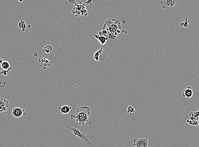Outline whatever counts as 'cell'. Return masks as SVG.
Segmentation results:
<instances>
[{
  "instance_id": "1",
  "label": "cell",
  "mask_w": 199,
  "mask_h": 147,
  "mask_svg": "<svg viewBox=\"0 0 199 147\" xmlns=\"http://www.w3.org/2000/svg\"><path fill=\"white\" fill-rule=\"evenodd\" d=\"M91 112L90 108L87 106H83L77 109L75 114H71V119H75L79 125H84L85 123L92 125V123L88 120V116Z\"/></svg>"
},
{
  "instance_id": "2",
  "label": "cell",
  "mask_w": 199,
  "mask_h": 147,
  "mask_svg": "<svg viewBox=\"0 0 199 147\" xmlns=\"http://www.w3.org/2000/svg\"><path fill=\"white\" fill-rule=\"evenodd\" d=\"M70 132H73L74 136H77L81 140L84 141L88 145H92V143L89 140V137L85 135V133L84 132V133H81L75 126L74 127H72L71 125H69L67 127V133H69Z\"/></svg>"
},
{
  "instance_id": "3",
  "label": "cell",
  "mask_w": 199,
  "mask_h": 147,
  "mask_svg": "<svg viewBox=\"0 0 199 147\" xmlns=\"http://www.w3.org/2000/svg\"><path fill=\"white\" fill-rule=\"evenodd\" d=\"M93 57L96 62H103L107 58V54L101 48L94 53Z\"/></svg>"
},
{
  "instance_id": "4",
  "label": "cell",
  "mask_w": 199,
  "mask_h": 147,
  "mask_svg": "<svg viewBox=\"0 0 199 147\" xmlns=\"http://www.w3.org/2000/svg\"><path fill=\"white\" fill-rule=\"evenodd\" d=\"M133 145L136 147H148L149 145L148 138L141 136L140 138H135L133 140Z\"/></svg>"
},
{
  "instance_id": "5",
  "label": "cell",
  "mask_w": 199,
  "mask_h": 147,
  "mask_svg": "<svg viewBox=\"0 0 199 147\" xmlns=\"http://www.w3.org/2000/svg\"><path fill=\"white\" fill-rule=\"evenodd\" d=\"M11 113L13 116L15 118H20L22 115H26V112L24 108L22 107H15L11 111Z\"/></svg>"
},
{
  "instance_id": "6",
  "label": "cell",
  "mask_w": 199,
  "mask_h": 147,
  "mask_svg": "<svg viewBox=\"0 0 199 147\" xmlns=\"http://www.w3.org/2000/svg\"><path fill=\"white\" fill-rule=\"evenodd\" d=\"M178 1L176 0H166V1H162L161 5L163 9L171 8L175 6Z\"/></svg>"
},
{
  "instance_id": "7",
  "label": "cell",
  "mask_w": 199,
  "mask_h": 147,
  "mask_svg": "<svg viewBox=\"0 0 199 147\" xmlns=\"http://www.w3.org/2000/svg\"><path fill=\"white\" fill-rule=\"evenodd\" d=\"M9 106V101L6 99L0 100V112H7Z\"/></svg>"
},
{
  "instance_id": "8",
  "label": "cell",
  "mask_w": 199,
  "mask_h": 147,
  "mask_svg": "<svg viewBox=\"0 0 199 147\" xmlns=\"http://www.w3.org/2000/svg\"><path fill=\"white\" fill-rule=\"evenodd\" d=\"M38 62L40 67L44 68L47 67H51L52 64V62L46 58L40 59L38 60Z\"/></svg>"
},
{
  "instance_id": "9",
  "label": "cell",
  "mask_w": 199,
  "mask_h": 147,
  "mask_svg": "<svg viewBox=\"0 0 199 147\" xmlns=\"http://www.w3.org/2000/svg\"><path fill=\"white\" fill-rule=\"evenodd\" d=\"M193 91L191 87L188 86L185 90H184V92L183 93V96L186 97L187 99H190L191 97L193 96Z\"/></svg>"
},
{
  "instance_id": "10",
  "label": "cell",
  "mask_w": 199,
  "mask_h": 147,
  "mask_svg": "<svg viewBox=\"0 0 199 147\" xmlns=\"http://www.w3.org/2000/svg\"><path fill=\"white\" fill-rule=\"evenodd\" d=\"M72 108V107L71 104L70 105H64L61 107H59V109L60 114H68L70 112Z\"/></svg>"
},
{
  "instance_id": "11",
  "label": "cell",
  "mask_w": 199,
  "mask_h": 147,
  "mask_svg": "<svg viewBox=\"0 0 199 147\" xmlns=\"http://www.w3.org/2000/svg\"><path fill=\"white\" fill-rule=\"evenodd\" d=\"M95 38L99 41L100 44H101L102 45H104V44L106 43V42L108 40V38H106V37H104V36H100V35H99L98 34H95Z\"/></svg>"
},
{
  "instance_id": "12",
  "label": "cell",
  "mask_w": 199,
  "mask_h": 147,
  "mask_svg": "<svg viewBox=\"0 0 199 147\" xmlns=\"http://www.w3.org/2000/svg\"><path fill=\"white\" fill-rule=\"evenodd\" d=\"M12 69L9 63L7 61H4L2 64L0 65V70H11Z\"/></svg>"
},
{
  "instance_id": "13",
  "label": "cell",
  "mask_w": 199,
  "mask_h": 147,
  "mask_svg": "<svg viewBox=\"0 0 199 147\" xmlns=\"http://www.w3.org/2000/svg\"><path fill=\"white\" fill-rule=\"evenodd\" d=\"M118 20H116L115 19H109V20H106V22L105 23L103 27V30H106L107 28H108V27L110 26L111 25L117 22Z\"/></svg>"
},
{
  "instance_id": "14",
  "label": "cell",
  "mask_w": 199,
  "mask_h": 147,
  "mask_svg": "<svg viewBox=\"0 0 199 147\" xmlns=\"http://www.w3.org/2000/svg\"><path fill=\"white\" fill-rule=\"evenodd\" d=\"M53 50V47L51 45H48L44 47L43 49L42 50V52L48 54L52 52Z\"/></svg>"
},
{
  "instance_id": "15",
  "label": "cell",
  "mask_w": 199,
  "mask_h": 147,
  "mask_svg": "<svg viewBox=\"0 0 199 147\" xmlns=\"http://www.w3.org/2000/svg\"><path fill=\"white\" fill-rule=\"evenodd\" d=\"M18 27L19 29H21L22 31H25V29L26 28L27 26L25 21L23 20H21L18 24Z\"/></svg>"
},
{
  "instance_id": "16",
  "label": "cell",
  "mask_w": 199,
  "mask_h": 147,
  "mask_svg": "<svg viewBox=\"0 0 199 147\" xmlns=\"http://www.w3.org/2000/svg\"><path fill=\"white\" fill-rule=\"evenodd\" d=\"M135 110L134 108L133 107L131 106H129L128 108V109H127V112H128V113L130 115H131L132 114L135 112Z\"/></svg>"
},
{
  "instance_id": "17",
  "label": "cell",
  "mask_w": 199,
  "mask_h": 147,
  "mask_svg": "<svg viewBox=\"0 0 199 147\" xmlns=\"http://www.w3.org/2000/svg\"><path fill=\"white\" fill-rule=\"evenodd\" d=\"M10 70H2L0 72V74L1 75H4V76L9 75L10 73Z\"/></svg>"
},
{
  "instance_id": "18",
  "label": "cell",
  "mask_w": 199,
  "mask_h": 147,
  "mask_svg": "<svg viewBox=\"0 0 199 147\" xmlns=\"http://www.w3.org/2000/svg\"><path fill=\"white\" fill-rule=\"evenodd\" d=\"M181 21H183L184 22H187L188 23V24H190L191 23V21L189 18L188 16H186L185 18H184L183 20H181Z\"/></svg>"
},
{
  "instance_id": "19",
  "label": "cell",
  "mask_w": 199,
  "mask_h": 147,
  "mask_svg": "<svg viewBox=\"0 0 199 147\" xmlns=\"http://www.w3.org/2000/svg\"><path fill=\"white\" fill-rule=\"evenodd\" d=\"M7 84V82H5V81H1L0 82V87L1 88H4L5 87L6 85Z\"/></svg>"
},
{
  "instance_id": "20",
  "label": "cell",
  "mask_w": 199,
  "mask_h": 147,
  "mask_svg": "<svg viewBox=\"0 0 199 147\" xmlns=\"http://www.w3.org/2000/svg\"><path fill=\"white\" fill-rule=\"evenodd\" d=\"M66 2L69 3V4H74V3H73V2L75 3V0H67Z\"/></svg>"
},
{
  "instance_id": "21",
  "label": "cell",
  "mask_w": 199,
  "mask_h": 147,
  "mask_svg": "<svg viewBox=\"0 0 199 147\" xmlns=\"http://www.w3.org/2000/svg\"><path fill=\"white\" fill-rule=\"evenodd\" d=\"M188 25H189V24H188V23H187V22H185L184 24V28H187V27H188Z\"/></svg>"
},
{
  "instance_id": "22",
  "label": "cell",
  "mask_w": 199,
  "mask_h": 147,
  "mask_svg": "<svg viewBox=\"0 0 199 147\" xmlns=\"http://www.w3.org/2000/svg\"><path fill=\"white\" fill-rule=\"evenodd\" d=\"M33 56H34L35 57H37L38 56V53L36 51L34 52H33Z\"/></svg>"
},
{
  "instance_id": "23",
  "label": "cell",
  "mask_w": 199,
  "mask_h": 147,
  "mask_svg": "<svg viewBox=\"0 0 199 147\" xmlns=\"http://www.w3.org/2000/svg\"><path fill=\"white\" fill-rule=\"evenodd\" d=\"M184 23H185V22H183V21H181V23H180V26H181L184 27Z\"/></svg>"
},
{
  "instance_id": "24",
  "label": "cell",
  "mask_w": 199,
  "mask_h": 147,
  "mask_svg": "<svg viewBox=\"0 0 199 147\" xmlns=\"http://www.w3.org/2000/svg\"><path fill=\"white\" fill-rule=\"evenodd\" d=\"M122 23L123 24H125L126 23V20L125 19L122 20Z\"/></svg>"
},
{
  "instance_id": "25",
  "label": "cell",
  "mask_w": 199,
  "mask_h": 147,
  "mask_svg": "<svg viewBox=\"0 0 199 147\" xmlns=\"http://www.w3.org/2000/svg\"><path fill=\"white\" fill-rule=\"evenodd\" d=\"M3 60L2 59V58H0V65H1V64H2L3 62Z\"/></svg>"
},
{
  "instance_id": "26",
  "label": "cell",
  "mask_w": 199,
  "mask_h": 147,
  "mask_svg": "<svg viewBox=\"0 0 199 147\" xmlns=\"http://www.w3.org/2000/svg\"><path fill=\"white\" fill-rule=\"evenodd\" d=\"M18 1H19V2H22L23 1V0H19Z\"/></svg>"
},
{
  "instance_id": "27",
  "label": "cell",
  "mask_w": 199,
  "mask_h": 147,
  "mask_svg": "<svg viewBox=\"0 0 199 147\" xmlns=\"http://www.w3.org/2000/svg\"><path fill=\"white\" fill-rule=\"evenodd\" d=\"M31 26H30V25H29V26H28L29 28H31Z\"/></svg>"
},
{
  "instance_id": "28",
  "label": "cell",
  "mask_w": 199,
  "mask_h": 147,
  "mask_svg": "<svg viewBox=\"0 0 199 147\" xmlns=\"http://www.w3.org/2000/svg\"><path fill=\"white\" fill-rule=\"evenodd\" d=\"M198 111L199 112V106H198Z\"/></svg>"
},
{
  "instance_id": "29",
  "label": "cell",
  "mask_w": 199,
  "mask_h": 147,
  "mask_svg": "<svg viewBox=\"0 0 199 147\" xmlns=\"http://www.w3.org/2000/svg\"><path fill=\"white\" fill-rule=\"evenodd\" d=\"M122 32H125V30H123V31H122Z\"/></svg>"
},
{
  "instance_id": "30",
  "label": "cell",
  "mask_w": 199,
  "mask_h": 147,
  "mask_svg": "<svg viewBox=\"0 0 199 147\" xmlns=\"http://www.w3.org/2000/svg\"><path fill=\"white\" fill-rule=\"evenodd\" d=\"M127 33V31H125V33Z\"/></svg>"
}]
</instances>
